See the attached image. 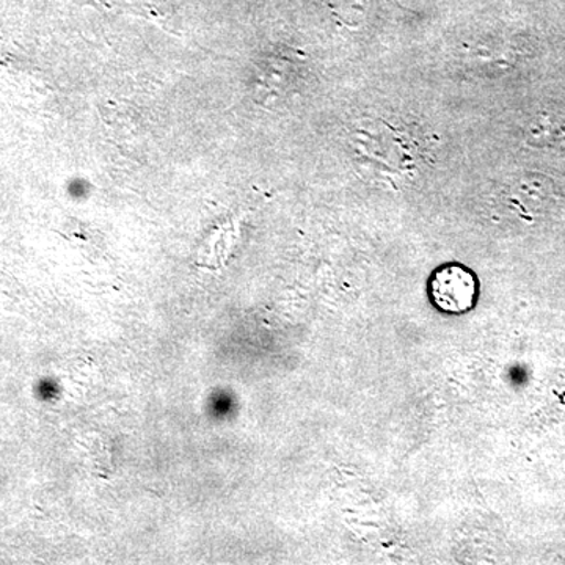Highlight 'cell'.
<instances>
[{
    "label": "cell",
    "mask_w": 565,
    "mask_h": 565,
    "mask_svg": "<svg viewBox=\"0 0 565 565\" xmlns=\"http://www.w3.org/2000/svg\"><path fill=\"white\" fill-rule=\"evenodd\" d=\"M479 282L473 270L462 264L438 267L429 280V299L445 315H465L478 302Z\"/></svg>",
    "instance_id": "6da1fadb"
}]
</instances>
